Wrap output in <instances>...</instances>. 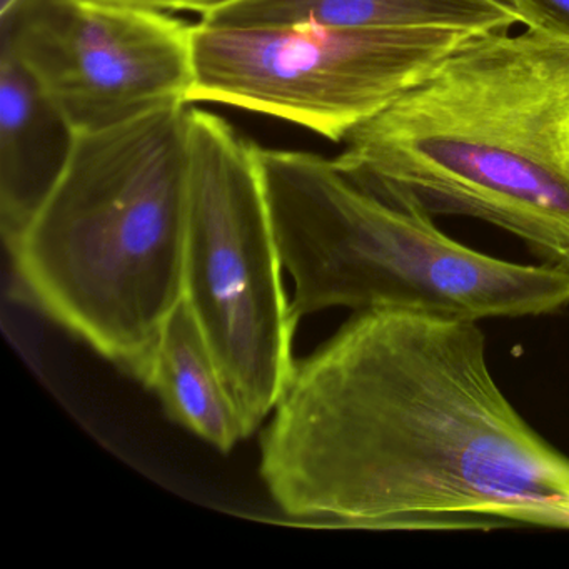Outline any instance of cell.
Listing matches in <instances>:
<instances>
[{
	"instance_id": "1",
	"label": "cell",
	"mask_w": 569,
	"mask_h": 569,
	"mask_svg": "<svg viewBox=\"0 0 569 569\" xmlns=\"http://www.w3.org/2000/svg\"><path fill=\"white\" fill-rule=\"evenodd\" d=\"M279 509L369 531H569V458L492 378L478 322L356 311L291 379L261 439Z\"/></svg>"
},
{
	"instance_id": "2",
	"label": "cell",
	"mask_w": 569,
	"mask_h": 569,
	"mask_svg": "<svg viewBox=\"0 0 569 569\" xmlns=\"http://www.w3.org/2000/svg\"><path fill=\"white\" fill-rule=\"evenodd\" d=\"M352 182L505 229L569 266V48L526 29L462 46L346 139Z\"/></svg>"
},
{
	"instance_id": "3",
	"label": "cell",
	"mask_w": 569,
	"mask_h": 569,
	"mask_svg": "<svg viewBox=\"0 0 569 569\" xmlns=\"http://www.w3.org/2000/svg\"><path fill=\"white\" fill-rule=\"evenodd\" d=\"M189 104L79 134L61 181L9 242L29 296L141 381L182 299Z\"/></svg>"
},
{
	"instance_id": "4",
	"label": "cell",
	"mask_w": 569,
	"mask_h": 569,
	"mask_svg": "<svg viewBox=\"0 0 569 569\" xmlns=\"http://www.w3.org/2000/svg\"><path fill=\"white\" fill-rule=\"evenodd\" d=\"M256 151L298 321L329 308L479 322L569 306L568 264L492 258L449 238L418 202L356 184L332 159Z\"/></svg>"
},
{
	"instance_id": "5",
	"label": "cell",
	"mask_w": 569,
	"mask_h": 569,
	"mask_svg": "<svg viewBox=\"0 0 569 569\" xmlns=\"http://www.w3.org/2000/svg\"><path fill=\"white\" fill-rule=\"evenodd\" d=\"M256 149L224 119L191 109L182 299L249 435L274 411L291 379L299 322L282 282Z\"/></svg>"
},
{
	"instance_id": "6",
	"label": "cell",
	"mask_w": 569,
	"mask_h": 569,
	"mask_svg": "<svg viewBox=\"0 0 569 569\" xmlns=\"http://www.w3.org/2000/svg\"><path fill=\"white\" fill-rule=\"evenodd\" d=\"M478 36L201 21L192 28L188 102L234 106L342 142Z\"/></svg>"
},
{
	"instance_id": "7",
	"label": "cell",
	"mask_w": 569,
	"mask_h": 569,
	"mask_svg": "<svg viewBox=\"0 0 569 569\" xmlns=\"http://www.w3.org/2000/svg\"><path fill=\"white\" fill-rule=\"evenodd\" d=\"M18 52L78 134L189 104L192 28L166 12L89 0H19L0 16Z\"/></svg>"
},
{
	"instance_id": "8",
	"label": "cell",
	"mask_w": 569,
	"mask_h": 569,
	"mask_svg": "<svg viewBox=\"0 0 569 569\" xmlns=\"http://www.w3.org/2000/svg\"><path fill=\"white\" fill-rule=\"evenodd\" d=\"M79 134L8 41L0 51V221L18 239L61 181Z\"/></svg>"
},
{
	"instance_id": "9",
	"label": "cell",
	"mask_w": 569,
	"mask_h": 569,
	"mask_svg": "<svg viewBox=\"0 0 569 569\" xmlns=\"http://www.w3.org/2000/svg\"><path fill=\"white\" fill-rule=\"evenodd\" d=\"M202 22L222 28L318 24L352 31L491 34L519 24L496 0H232Z\"/></svg>"
},
{
	"instance_id": "10",
	"label": "cell",
	"mask_w": 569,
	"mask_h": 569,
	"mask_svg": "<svg viewBox=\"0 0 569 569\" xmlns=\"http://www.w3.org/2000/svg\"><path fill=\"white\" fill-rule=\"evenodd\" d=\"M142 385L158 395L172 421L229 452L249 429L184 299L166 319Z\"/></svg>"
},
{
	"instance_id": "11",
	"label": "cell",
	"mask_w": 569,
	"mask_h": 569,
	"mask_svg": "<svg viewBox=\"0 0 569 569\" xmlns=\"http://www.w3.org/2000/svg\"><path fill=\"white\" fill-rule=\"evenodd\" d=\"M519 24L569 48V0H515Z\"/></svg>"
},
{
	"instance_id": "12",
	"label": "cell",
	"mask_w": 569,
	"mask_h": 569,
	"mask_svg": "<svg viewBox=\"0 0 569 569\" xmlns=\"http://www.w3.org/2000/svg\"><path fill=\"white\" fill-rule=\"evenodd\" d=\"M89 2L146 9V11L194 12L204 19L218 9L224 8L226 4H231L232 0H89Z\"/></svg>"
},
{
	"instance_id": "13",
	"label": "cell",
	"mask_w": 569,
	"mask_h": 569,
	"mask_svg": "<svg viewBox=\"0 0 569 569\" xmlns=\"http://www.w3.org/2000/svg\"><path fill=\"white\" fill-rule=\"evenodd\" d=\"M19 0H0V16L8 14Z\"/></svg>"
},
{
	"instance_id": "14",
	"label": "cell",
	"mask_w": 569,
	"mask_h": 569,
	"mask_svg": "<svg viewBox=\"0 0 569 569\" xmlns=\"http://www.w3.org/2000/svg\"><path fill=\"white\" fill-rule=\"evenodd\" d=\"M496 2H498V4L505 6V8L511 9V11L516 12L515 0H496ZM516 14H518V12H516Z\"/></svg>"
}]
</instances>
